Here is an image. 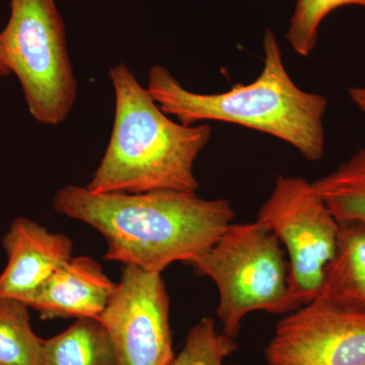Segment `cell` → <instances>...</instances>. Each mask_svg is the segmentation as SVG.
Masks as SVG:
<instances>
[{
    "instance_id": "cell-1",
    "label": "cell",
    "mask_w": 365,
    "mask_h": 365,
    "mask_svg": "<svg viewBox=\"0 0 365 365\" xmlns=\"http://www.w3.org/2000/svg\"><path fill=\"white\" fill-rule=\"evenodd\" d=\"M53 206L100 232L107 242L108 261L158 273L207 251L235 217L230 201L179 191L101 194L67 185Z\"/></svg>"
},
{
    "instance_id": "cell-2",
    "label": "cell",
    "mask_w": 365,
    "mask_h": 365,
    "mask_svg": "<svg viewBox=\"0 0 365 365\" xmlns=\"http://www.w3.org/2000/svg\"><path fill=\"white\" fill-rule=\"evenodd\" d=\"M264 68L249 85L220 93L187 90L165 67L151 66L148 91L165 114L185 126L200 121L234 123L264 132L294 146L309 162L325 153L323 118L328 101L295 85L283 63L275 34L267 29L263 40Z\"/></svg>"
},
{
    "instance_id": "cell-3",
    "label": "cell",
    "mask_w": 365,
    "mask_h": 365,
    "mask_svg": "<svg viewBox=\"0 0 365 365\" xmlns=\"http://www.w3.org/2000/svg\"><path fill=\"white\" fill-rule=\"evenodd\" d=\"M115 91L111 138L86 188L93 193H196L194 163L212 134L168 117L125 63L110 69Z\"/></svg>"
},
{
    "instance_id": "cell-4",
    "label": "cell",
    "mask_w": 365,
    "mask_h": 365,
    "mask_svg": "<svg viewBox=\"0 0 365 365\" xmlns=\"http://www.w3.org/2000/svg\"><path fill=\"white\" fill-rule=\"evenodd\" d=\"M275 234L258 222L230 225L188 265L210 278L220 294L222 333L237 339L242 321L255 311L294 312L289 297V263Z\"/></svg>"
},
{
    "instance_id": "cell-5",
    "label": "cell",
    "mask_w": 365,
    "mask_h": 365,
    "mask_svg": "<svg viewBox=\"0 0 365 365\" xmlns=\"http://www.w3.org/2000/svg\"><path fill=\"white\" fill-rule=\"evenodd\" d=\"M0 58L20 81L36 121L49 126L66 121L78 83L56 0H11L9 19L0 32Z\"/></svg>"
},
{
    "instance_id": "cell-6",
    "label": "cell",
    "mask_w": 365,
    "mask_h": 365,
    "mask_svg": "<svg viewBox=\"0 0 365 365\" xmlns=\"http://www.w3.org/2000/svg\"><path fill=\"white\" fill-rule=\"evenodd\" d=\"M257 220L270 228L287 248L294 311L313 302L335 254L340 227L313 182L302 177L276 178Z\"/></svg>"
},
{
    "instance_id": "cell-7",
    "label": "cell",
    "mask_w": 365,
    "mask_h": 365,
    "mask_svg": "<svg viewBox=\"0 0 365 365\" xmlns=\"http://www.w3.org/2000/svg\"><path fill=\"white\" fill-rule=\"evenodd\" d=\"M98 319L109 334L118 365H168L174 359L170 297L162 273L125 265Z\"/></svg>"
},
{
    "instance_id": "cell-8",
    "label": "cell",
    "mask_w": 365,
    "mask_h": 365,
    "mask_svg": "<svg viewBox=\"0 0 365 365\" xmlns=\"http://www.w3.org/2000/svg\"><path fill=\"white\" fill-rule=\"evenodd\" d=\"M266 359L269 365H365V312L316 299L281 319Z\"/></svg>"
},
{
    "instance_id": "cell-9",
    "label": "cell",
    "mask_w": 365,
    "mask_h": 365,
    "mask_svg": "<svg viewBox=\"0 0 365 365\" xmlns=\"http://www.w3.org/2000/svg\"><path fill=\"white\" fill-rule=\"evenodd\" d=\"M2 245L7 264L0 273V300H18L28 307L52 274L73 257V244L66 235L51 232L26 217L14 220Z\"/></svg>"
},
{
    "instance_id": "cell-10",
    "label": "cell",
    "mask_w": 365,
    "mask_h": 365,
    "mask_svg": "<svg viewBox=\"0 0 365 365\" xmlns=\"http://www.w3.org/2000/svg\"><path fill=\"white\" fill-rule=\"evenodd\" d=\"M102 265L91 257H72L34 295L29 307L42 319H98L114 294Z\"/></svg>"
},
{
    "instance_id": "cell-11",
    "label": "cell",
    "mask_w": 365,
    "mask_h": 365,
    "mask_svg": "<svg viewBox=\"0 0 365 365\" xmlns=\"http://www.w3.org/2000/svg\"><path fill=\"white\" fill-rule=\"evenodd\" d=\"M339 223L335 254L317 299L345 311L365 312V223Z\"/></svg>"
},
{
    "instance_id": "cell-12",
    "label": "cell",
    "mask_w": 365,
    "mask_h": 365,
    "mask_svg": "<svg viewBox=\"0 0 365 365\" xmlns=\"http://www.w3.org/2000/svg\"><path fill=\"white\" fill-rule=\"evenodd\" d=\"M40 365H118L109 334L98 319L81 318L43 339Z\"/></svg>"
},
{
    "instance_id": "cell-13",
    "label": "cell",
    "mask_w": 365,
    "mask_h": 365,
    "mask_svg": "<svg viewBox=\"0 0 365 365\" xmlns=\"http://www.w3.org/2000/svg\"><path fill=\"white\" fill-rule=\"evenodd\" d=\"M313 185L338 222L365 223V148Z\"/></svg>"
},
{
    "instance_id": "cell-14",
    "label": "cell",
    "mask_w": 365,
    "mask_h": 365,
    "mask_svg": "<svg viewBox=\"0 0 365 365\" xmlns=\"http://www.w3.org/2000/svg\"><path fill=\"white\" fill-rule=\"evenodd\" d=\"M29 307L0 300V365H40L43 339L33 330Z\"/></svg>"
},
{
    "instance_id": "cell-15",
    "label": "cell",
    "mask_w": 365,
    "mask_h": 365,
    "mask_svg": "<svg viewBox=\"0 0 365 365\" xmlns=\"http://www.w3.org/2000/svg\"><path fill=\"white\" fill-rule=\"evenodd\" d=\"M347 6L365 7V0H297L288 26V43L299 56H309L318 43L324 19L335 9Z\"/></svg>"
},
{
    "instance_id": "cell-16",
    "label": "cell",
    "mask_w": 365,
    "mask_h": 365,
    "mask_svg": "<svg viewBox=\"0 0 365 365\" xmlns=\"http://www.w3.org/2000/svg\"><path fill=\"white\" fill-rule=\"evenodd\" d=\"M237 349L235 339L218 333L212 318H204L187 335L179 354L168 365H223Z\"/></svg>"
},
{
    "instance_id": "cell-17",
    "label": "cell",
    "mask_w": 365,
    "mask_h": 365,
    "mask_svg": "<svg viewBox=\"0 0 365 365\" xmlns=\"http://www.w3.org/2000/svg\"><path fill=\"white\" fill-rule=\"evenodd\" d=\"M350 100L359 109L365 113V86L359 88H350L348 90Z\"/></svg>"
},
{
    "instance_id": "cell-18",
    "label": "cell",
    "mask_w": 365,
    "mask_h": 365,
    "mask_svg": "<svg viewBox=\"0 0 365 365\" xmlns=\"http://www.w3.org/2000/svg\"><path fill=\"white\" fill-rule=\"evenodd\" d=\"M9 74H11V72H9L7 67L4 66V61L0 58V76H9Z\"/></svg>"
}]
</instances>
